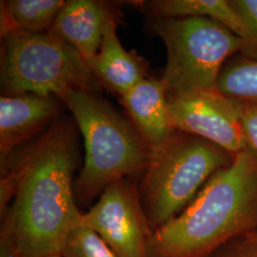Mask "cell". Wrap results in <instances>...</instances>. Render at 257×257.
<instances>
[{"mask_svg": "<svg viewBox=\"0 0 257 257\" xmlns=\"http://www.w3.org/2000/svg\"><path fill=\"white\" fill-rule=\"evenodd\" d=\"M121 99L151 152L163 147L173 138L176 131L171 124L168 92L161 80L147 77Z\"/></svg>", "mask_w": 257, "mask_h": 257, "instance_id": "obj_10", "label": "cell"}, {"mask_svg": "<svg viewBox=\"0 0 257 257\" xmlns=\"http://www.w3.org/2000/svg\"><path fill=\"white\" fill-rule=\"evenodd\" d=\"M2 34L13 29L46 33L64 7L62 0H8L1 2Z\"/></svg>", "mask_w": 257, "mask_h": 257, "instance_id": "obj_14", "label": "cell"}, {"mask_svg": "<svg viewBox=\"0 0 257 257\" xmlns=\"http://www.w3.org/2000/svg\"><path fill=\"white\" fill-rule=\"evenodd\" d=\"M251 234H253L255 237L257 238V230L255 231H253V232H251Z\"/></svg>", "mask_w": 257, "mask_h": 257, "instance_id": "obj_22", "label": "cell"}, {"mask_svg": "<svg viewBox=\"0 0 257 257\" xmlns=\"http://www.w3.org/2000/svg\"><path fill=\"white\" fill-rule=\"evenodd\" d=\"M209 257H257V238L251 233L233 239Z\"/></svg>", "mask_w": 257, "mask_h": 257, "instance_id": "obj_18", "label": "cell"}, {"mask_svg": "<svg viewBox=\"0 0 257 257\" xmlns=\"http://www.w3.org/2000/svg\"><path fill=\"white\" fill-rule=\"evenodd\" d=\"M60 254L63 257H117L95 231L82 225L68 234Z\"/></svg>", "mask_w": 257, "mask_h": 257, "instance_id": "obj_16", "label": "cell"}, {"mask_svg": "<svg viewBox=\"0 0 257 257\" xmlns=\"http://www.w3.org/2000/svg\"><path fill=\"white\" fill-rule=\"evenodd\" d=\"M226 150L206 139L176 131L152 152L138 193L154 231L191 204L211 176L233 161Z\"/></svg>", "mask_w": 257, "mask_h": 257, "instance_id": "obj_4", "label": "cell"}, {"mask_svg": "<svg viewBox=\"0 0 257 257\" xmlns=\"http://www.w3.org/2000/svg\"><path fill=\"white\" fill-rule=\"evenodd\" d=\"M168 104L175 131L211 141L233 157L248 148L239 102L219 90L169 94Z\"/></svg>", "mask_w": 257, "mask_h": 257, "instance_id": "obj_8", "label": "cell"}, {"mask_svg": "<svg viewBox=\"0 0 257 257\" xmlns=\"http://www.w3.org/2000/svg\"><path fill=\"white\" fill-rule=\"evenodd\" d=\"M217 88L231 99L257 106L256 61L243 56L224 65Z\"/></svg>", "mask_w": 257, "mask_h": 257, "instance_id": "obj_15", "label": "cell"}, {"mask_svg": "<svg viewBox=\"0 0 257 257\" xmlns=\"http://www.w3.org/2000/svg\"><path fill=\"white\" fill-rule=\"evenodd\" d=\"M53 96L26 93L0 98V163L59 113Z\"/></svg>", "mask_w": 257, "mask_h": 257, "instance_id": "obj_9", "label": "cell"}, {"mask_svg": "<svg viewBox=\"0 0 257 257\" xmlns=\"http://www.w3.org/2000/svg\"><path fill=\"white\" fill-rule=\"evenodd\" d=\"M230 2L246 27L242 37L241 53L244 57L257 62V0H230Z\"/></svg>", "mask_w": 257, "mask_h": 257, "instance_id": "obj_17", "label": "cell"}, {"mask_svg": "<svg viewBox=\"0 0 257 257\" xmlns=\"http://www.w3.org/2000/svg\"><path fill=\"white\" fill-rule=\"evenodd\" d=\"M257 230V156L248 147L212 175L191 204L156 230L149 257H209Z\"/></svg>", "mask_w": 257, "mask_h": 257, "instance_id": "obj_2", "label": "cell"}, {"mask_svg": "<svg viewBox=\"0 0 257 257\" xmlns=\"http://www.w3.org/2000/svg\"><path fill=\"white\" fill-rule=\"evenodd\" d=\"M110 18V12L96 1L70 0L49 32L74 47L88 61L98 53Z\"/></svg>", "mask_w": 257, "mask_h": 257, "instance_id": "obj_11", "label": "cell"}, {"mask_svg": "<svg viewBox=\"0 0 257 257\" xmlns=\"http://www.w3.org/2000/svg\"><path fill=\"white\" fill-rule=\"evenodd\" d=\"M87 62L99 82L120 96L147 78L146 66L141 58L120 43L112 17L106 23L98 53Z\"/></svg>", "mask_w": 257, "mask_h": 257, "instance_id": "obj_12", "label": "cell"}, {"mask_svg": "<svg viewBox=\"0 0 257 257\" xmlns=\"http://www.w3.org/2000/svg\"><path fill=\"white\" fill-rule=\"evenodd\" d=\"M74 128L56 122L42 137L1 162L0 215L23 257L60 253L83 212L74 195Z\"/></svg>", "mask_w": 257, "mask_h": 257, "instance_id": "obj_1", "label": "cell"}, {"mask_svg": "<svg viewBox=\"0 0 257 257\" xmlns=\"http://www.w3.org/2000/svg\"><path fill=\"white\" fill-rule=\"evenodd\" d=\"M0 257H23L17 245L13 230L7 221L1 220Z\"/></svg>", "mask_w": 257, "mask_h": 257, "instance_id": "obj_20", "label": "cell"}, {"mask_svg": "<svg viewBox=\"0 0 257 257\" xmlns=\"http://www.w3.org/2000/svg\"><path fill=\"white\" fill-rule=\"evenodd\" d=\"M40 257H63L60 253H55V254H49V255H44Z\"/></svg>", "mask_w": 257, "mask_h": 257, "instance_id": "obj_21", "label": "cell"}, {"mask_svg": "<svg viewBox=\"0 0 257 257\" xmlns=\"http://www.w3.org/2000/svg\"><path fill=\"white\" fill-rule=\"evenodd\" d=\"M85 143V161L74 180L76 202L99 197L110 184L144 174L152 152L138 130L92 92L72 90L61 98Z\"/></svg>", "mask_w": 257, "mask_h": 257, "instance_id": "obj_3", "label": "cell"}, {"mask_svg": "<svg viewBox=\"0 0 257 257\" xmlns=\"http://www.w3.org/2000/svg\"><path fill=\"white\" fill-rule=\"evenodd\" d=\"M146 6L156 19L206 18L223 24L241 38L246 31L230 0H157Z\"/></svg>", "mask_w": 257, "mask_h": 257, "instance_id": "obj_13", "label": "cell"}, {"mask_svg": "<svg viewBox=\"0 0 257 257\" xmlns=\"http://www.w3.org/2000/svg\"><path fill=\"white\" fill-rule=\"evenodd\" d=\"M2 95L58 96L72 90L93 92L101 83L74 47L50 32L13 29L2 34Z\"/></svg>", "mask_w": 257, "mask_h": 257, "instance_id": "obj_5", "label": "cell"}, {"mask_svg": "<svg viewBox=\"0 0 257 257\" xmlns=\"http://www.w3.org/2000/svg\"><path fill=\"white\" fill-rule=\"evenodd\" d=\"M239 105L242 126L248 146L257 156V106L240 102Z\"/></svg>", "mask_w": 257, "mask_h": 257, "instance_id": "obj_19", "label": "cell"}, {"mask_svg": "<svg viewBox=\"0 0 257 257\" xmlns=\"http://www.w3.org/2000/svg\"><path fill=\"white\" fill-rule=\"evenodd\" d=\"M80 225L95 231L117 257H149L155 231L142 207L138 187L128 179L107 187L97 202L83 212Z\"/></svg>", "mask_w": 257, "mask_h": 257, "instance_id": "obj_7", "label": "cell"}, {"mask_svg": "<svg viewBox=\"0 0 257 257\" xmlns=\"http://www.w3.org/2000/svg\"><path fill=\"white\" fill-rule=\"evenodd\" d=\"M152 27L167 49L160 80L169 94L218 90L227 58L243 46L230 29L206 18L156 19Z\"/></svg>", "mask_w": 257, "mask_h": 257, "instance_id": "obj_6", "label": "cell"}]
</instances>
